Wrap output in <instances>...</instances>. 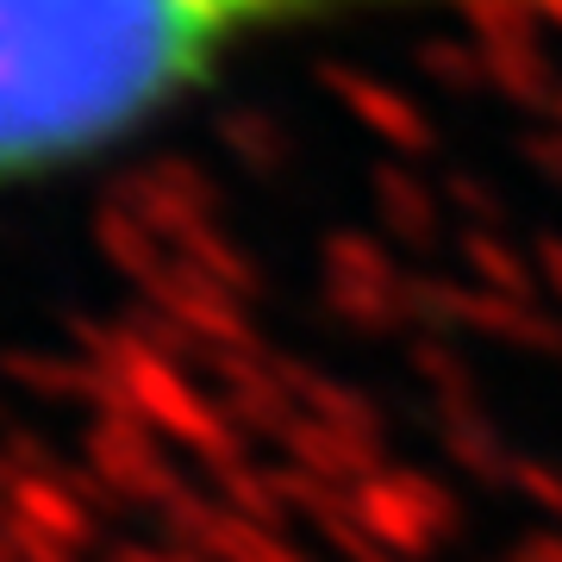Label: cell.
<instances>
[{
	"label": "cell",
	"mask_w": 562,
	"mask_h": 562,
	"mask_svg": "<svg viewBox=\"0 0 562 562\" xmlns=\"http://www.w3.org/2000/svg\"><path fill=\"white\" fill-rule=\"evenodd\" d=\"M331 7L357 0H0V181L101 157Z\"/></svg>",
	"instance_id": "6da1fadb"
}]
</instances>
